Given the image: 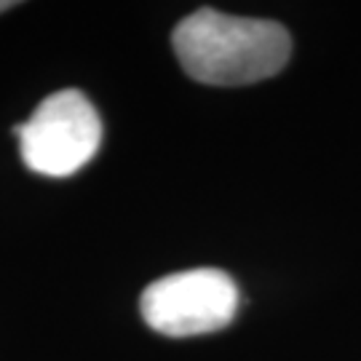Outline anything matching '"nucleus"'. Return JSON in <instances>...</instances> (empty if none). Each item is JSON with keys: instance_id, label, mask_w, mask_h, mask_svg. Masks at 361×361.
<instances>
[{"instance_id": "obj_1", "label": "nucleus", "mask_w": 361, "mask_h": 361, "mask_svg": "<svg viewBox=\"0 0 361 361\" xmlns=\"http://www.w3.org/2000/svg\"><path fill=\"white\" fill-rule=\"evenodd\" d=\"M188 75L207 86H249L276 75L289 62L292 38L271 19L231 16L198 8L171 32Z\"/></svg>"}, {"instance_id": "obj_2", "label": "nucleus", "mask_w": 361, "mask_h": 361, "mask_svg": "<svg viewBox=\"0 0 361 361\" xmlns=\"http://www.w3.org/2000/svg\"><path fill=\"white\" fill-rule=\"evenodd\" d=\"M25 166L43 177H70L99 150L102 121L89 97L78 89L54 91L25 123H16Z\"/></svg>"}, {"instance_id": "obj_3", "label": "nucleus", "mask_w": 361, "mask_h": 361, "mask_svg": "<svg viewBox=\"0 0 361 361\" xmlns=\"http://www.w3.org/2000/svg\"><path fill=\"white\" fill-rule=\"evenodd\" d=\"M145 324L166 337L217 332L238 313V286L225 271L193 268L164 276L142 292Z\"/></svg>"}, {"instance_id": "obj_4", "label": "nucleus", "mask_w": 361, "mask_h": 361, "mask_svg": "<svg viewBox=\"0 0 361 361\" xmlns=\"http://www.w3.org/2000/svg\"><path fill=\"white\" fill-rule=\"evenodd\" d=\"M8 8H13L11 0H0V11H8Z\"/></svg>"}]
</instances>
